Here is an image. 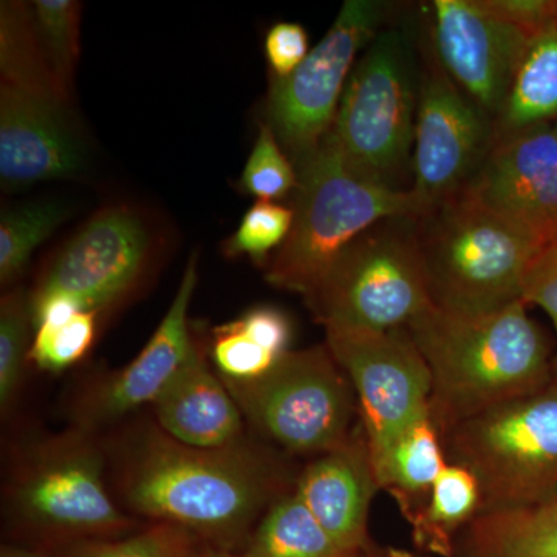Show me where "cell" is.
<instances>
[{
	"mask_svg": "<svg viewBox=\"0 0 557 557\" xmlns=\"http://www.w3.org/2000/svg\"><path fill=\"white\" fill-rule=\"evenodd\" d=\"M406 329L431 373L429 418L438 434L555 376L548 341L523 300L478 317L431 307Z\"/></svg>",
	"mask_w": 557,
	"mask_h": 557,
	"instance_id": "1",
	"label": "cell"
},
{
	"mask_svg": "<svg viewBox=\"0 0 557 557\" xmlns=\"http://www.w3.org/2000/svg\"><path fill=\"white\" fill-rule=\"evenodd\" d=\"M278 485L270 465L240 446L197 449L152 434L132 457L124 496L138 515L230 549L276 502Z\"/></svg>",
	"mask_w": 557,
	"mask_h": 557,
	"instance_id": "2",
	"label": "cell"
},
{
	"mask_svg": "<svg viewBox=\"0 0 557 557\" xmlns=\"http://www.w3.org/2000/svg\"><path fill=\"white\" fill-rule=\"evenodd\" d=\"M416 223L435 309L478 317L523 300L531 270L544 252L536 242L463 190L429 207Z\"/></svg>",
	"mask_w": 557,
	"mask_h": 557,
	"instance_id": "3",
	"label": "cell"
},
{
	"mask_svg": "<svg viewBox=\"0 0 557 557\" xmlns=\"http://www.w3.org/2000/svg\"><path fill=\"white\" fill-rule=\"evenodd\" d=\"M296 193L292 231L271 260L267 281L304 296L373 225L426 211L412 190L388 188L351 170L330 132L300 157Z\"/></svg>",
	"mask_w": 557,
	"mask_h": 557,
	"instance_id": "4",
	"label": "cell"
},
{
	"mask_svg": "<svg viewBox=\"0 0 557 557\" xmlns=\"http://www.w3.org/2000/svg\"><path fill=\"white\" fill-rule=\"evenodd\" d=\"M440 437L448 463L478 479L480 511L557 497V375Z\"/></svg>",
	"mask_w": 557,
	"mask_h": 557,
	"instance_id": "5",
	"label": "cell"
},
{
	"mask_svg": "<svg viewBox=\"0 0 557 557\" xmlns=\"http://www.w3.org/2000/svg\"><path fill=\"white\" fill-rule=\"evenodd\" d=\"M325 329H406L431 309L416 218L386 219L357 237L306 295Z\"/></svg>",
	"mask_w": 557,
	"mask_h": 557,
	"instance_id": "6",
	"label": "cell"
},
{
	"mask_svg": "<svg viewBox=\"0 0 557 557\" xmlns=\"http://www.w3.org/2000/svg\"><path fill=\"white\" fill-rule=\"evenodd\" d=\"M412 50L397 28L379 32L355 65L330 134L361 177L395 188L416 135Z\"/></svg>",
	"mask_w": 557,
	"mask_h": 557,
	"instance_id": "7",
	"label": "cell"
},
{
	"mask_svg": "<svg viewBox=\"0 0 557 557\" xmlns=\"http://www.w3.org/2000/svg\"><path fill=\"white\" fill-rule=\"evenodd\" d=\"M223 383L242 413L288 453L321 456L358 428L357 395L327 344L288 351L260 379Z\"/></svg>",
	"mask_w": 557,
	"mask_h": 557,
	"instance_id": "8",
	"label": "cell"
},
{
	"mask_svg": "<svg viewBox=\"0 0 557 557\" xmlns=\"http://www.w3.org/2000/svg\"><path fill=\"white\" fill-rule=\"evenodd\" d=\"M327 347L357 395L379 483L403 435L429 417L431 373L408 329H325Z\"/></svg>",
	"mask_w": 557,
	"mask_h": 557,
	"instance_id": "9",
	"label": "cell"
},
{
	"mask_svg": "<svg viewBox=\"0 0 557 557\" xmlns=\"http://www.w3.org/2000/svg\"><path fill=\"white\" fill-rule=\"evenodd\" d=\"M381 16L380 2L346 0L302 64L271 84V129L296 159L317 148L332 129L358 53L380 32Z\"/></svg>",
	"mask_w": 557,
	"mask_h": 557,
	"instance_id": "10",
	"label": "cell"
},
{
	"mask_svg": "<svg viewBox=\"0 0 557 557\" xmlns=\"http://www.w3.org/2000/svg\"><path fill=\"white\" fill-rule=\"evenodd\" d=\"M97 450L69 438L40 450L17 479L14 511L25 525L51 539L119 537L129 525L102 482Z\"/></svg>",
	"mask_w": 557,
	"mask_h": 557,
	"instance_id": "11",
	"label": "cell"
},
{
	"mask_svg": "<svg viewBox=\"0 0 557 557\" xmlns=\"http://www.w3.org/2000/svg\"><path fill=\"white\" fill-rule=\"evenodd\" d=\"M152 252L141 214L129 207L101 209L61 249L28 300L64 298L81 311L100 313L138 284Z\"/></svg>",
	"mask_w": 557,
	"mask_h": 557,
	"instance_id": "12",
	"label": "cell"
},
{
	"mask_svg": "<svg viewBox=\"0 0 557 557\" xmlns=\"http://www.w3.org/2000/svg\"><path fill=\"white\" fill-rule=\"evenodd\" d=\"M463 190L547 249L557 240V137L552 123L496 131Z\"/></svg>",
	"mask_w": 557,
	"mask_h": 557,
	"instance_id": "13",
	"label": "cell"
},
{
	"mask_svg": "<svg viewBox=\"0 0 557 557\" xmlns=\"http://www.w3.org/2000/svg\"><path fill=\"white\" fill-rule=\"evenodd\" d=\"M490 116L463 94L443 67L426 70L418 94L413 135V194L424 208L465 188L494 134Z\"/></svg>",
	"mask_w": 557,
	"mask_h": 557,
	"instance_id": "14",
	"label": "cell"
},
{
	"mask_svg": "<svg viewBox=\"0 0 557 557\" xmlns=\"http://www.w3.org/2000/svg\"><path fill=\"white\" fill-rule=\"evenodd\" d=\"M432 9L442 67L482 112L498 119L533 38L478 0H435Z\"/></svg>",
	"mask_w": 557,
	"mask_h": 557,
	"instance_id": "15",
	"label": "cell"
},
{
	"mask_svg": "<svg viewBox=\"0 0 557 557\" xmlns=\"http://www.w3.org/2000/svg\"><path fill=\"white\" fill-rule=\"evenodd\" d=\"M197 284V256L189 259L166 317L137 358L113 373L84 401L81 420L102 424L156 403L196 351L188 310Z\"/></svg>",
	"mask_w": 557,
	"mask_h": 557,
	"instance_id": "16",
	"label": "cell"
},
{
	"mask_svg": "<svg viewBox=\"0 0 557 557\" xmlns=\"http://www.w3.org/2000/svg\"><path fill=\"white\" fill-rule=\"evenodd\" d=\"M380 490L359 421L344 445L307 465L296 482L295 494L341 548L361 557L373 548L369 539V509Z\"/></svg>",
	"mask_w": 557,
	"mask_h": 557,
	"instance_id": "17",
	"label": "cell"
},
{
	"mask_svg": "<svg viewBox=\"0 0 557 557\" xmlns=\"http://www.w3.org/2000/svg\"><path fill=\"white\" fill-rule=\"evenodd\" d=\"M84 152L67 110L0 83V178L7 186L73 177Z\"/></svg>",
	"mask_w": 557,
	"mask_h": 557,
	"instance_id": "18",
	"label": "cell"
},
{
	"mask_svg": "<svg viewBox=\"0 0 557 557\" xmlns=\"http://www.w3.org/2000/svg\"><path fill=\"white\" fill-rule=\"evenodd\" d=\"M153 406L164 434L182 445L225 449L239 443L242 410L199 348Z\"/></svg>",
	"mask_w": 557,
	"mask_h": 557,
	"instance_id": "19",
	"label": "cell"
},
{
	"mask_svg": "<svg viewBox=\"0 0 557 557\" xmlns=\"http://www.w3.org/2000/svg\"><path fill=\"white\" fill-rule=\"evenodd\" d=\"M453 557H557V497L479 511L458 533Z\"/></svg>",
	"mask_w": 557,
	"mask_h": 557,
	"instance_id": "20",
	"label": "cell"
},
{
	"mask_svg": "<svg viewBox=\"0 0 557 557\" xmlns=\"http://www.w3.org/2000/svg\"><path fill=\"white\" fill-rule=\"evenodd\" d=\"M0 72L2 83L36 100L67 110L62 89L40 47L32 7L2 2L0 7Z\"/></svg>",
	"mask_w": 557,
	"mask_h": 557,
	"instance_id": "21",
	"label": "cell"
},
{
	"mask_svg": "<svg viewBox=\"0 0 557 557\" xmlns=\"http://www.w3.org/2000/svg\"><path fill=\"white\" fill-rule=\"evenodd\" d=\"M448 465L437 428L426 417L410 428L392 450L380 487L397 498L410 522L426 507L432 486Z\"/></svg>",
	"mask_w": 557,
	"mask_h": 557,
	"instance_id": "22",
	"label": "cell"
},
{
	"mask_svg": "<svg viewBox=\"0 0 557 557\" xmlns=\"http://www.w3.org/2000/svg\"><path fill=\"white\" fill-rule=\"evenodd\" d=\"M557 119V21L531 39L497 131L523 129Z\"/></svg>",
	"mask_w": 557,
	"mask_h": 557,
	"instance_id": "23",
	"label": "cell"
},
{
	"mask_svg": "<svg viewBox=\"0 0 557 557\" xmlns=\"http://www.w3.org/2000/svg\"><path fill=\"white\" fill-rule=\"evenodd\" d=\"M480 505L478 479L468 469L448 465L432 486L426 507L410 520L418 547L453 557L458 533L478 516Z\"/></svg>",
	"mask_w": 557,
	"mask_h": 557,
	"instance_id": "24",
	"label": "cell"
},
{
	"mask_svg": "<svg viewBox=\"0 0 557 557\" xmlns=\"http://www.w3.org/2000/svg\"><path fill=\"white\" fill-rule=\"evenodd\" d=\"M245 553L249 557H357L336 544L295 493L271 505Z\"/></svg>",
	"mask_w": 557,
	"mask_h": 557,
	"instance_id": "25",
	"label": "cell"
},
{
	"mask_svg": "<svg viewBox=\"0 0 557 557\" xmlns=\"http://www.w3.org/2000/svg\"><path fill=\"white\" fill-rule=\"evenodd\" d=\"M69 208L57 200L28 201L0 218V281L9 285L27 267L33 251L67 219Z\"/></svg>",
	"mask_w": 557,
	"mask_h": 557,
	"instance_id": "26",
	"label": "cell"
},
{
	"mask_svg": "<svg viewBox=\"0 0 557 557\" xmlns=\"http://www.w3.org/2000/svg\"><path fill=\"white\" fill-rule=\"evenodd\" d=\"M32 11L51 72L62 89L70 94L79 58L81 3L75 0H36Z\"/></svg>",
	"mask_w": 557,
	"mask_h": 557,
	"instance_id": "27",
	"label": "cell"
},
{
	"mask_svg": "<svg viewBox=\"0 0 557 557\" xmlns=\"http://www.w3.org/2000/svg\"><path fill=\"white\" fill-rule=\"evenodd\" d=\"M30 302L24 292L7 293L0 302V406L13 405L21 386L24 366L30 357Z\"/></svg>",
	"mask_w": 557,
	"mask_h": 557,
	"instance_id": "28",
	"label": "cell"
},
{
	"mask_svg": "<svg viewBox=\"0 0 557 557\" xmlns=\"http://www.w3.org/2000/svg\"><path fill=\"white\" fill-rule=\"evenodd\" d=\"M97 314L94 311H79L67 321L39 325L28 358L40 370L49 372L72 368L94 344Z\"/></svg>",
	"mask_w": 557,
	"mask_h": 557,
	"instance_id": "29",
	"label": "cell"
},
{
	"mask_svg": "<svg viewBox=\"0 0 557 557\" xmlns=\"http://www.w3.org/2000/svg\"><path fill=\"white\" fill-rule=\"evenodd\" d=\"M212 359L222 380L251 381L270 372L281 358L262 346L236 319L214 329Z\"/></svg>",
	"mask_w": 557,
	"mask_h": 557,
	"instance_id": "30",
	"label": "cell"
},
{
	"mask_svg": "<svg viewBox=\"0 0 557 557\" xmlns=\"http://www.w3.org/2000/svg\"><path fill=\"white\" fill-rule=\"evenodd\" d=\"M240 186L259 201L281 199L298 186V174L277 145L271 126L260 127L255 148L245 164Z\"/></svg>",
	"mask_w": 557,
	"mask_h": 557,
	"instance_id": "31",
	"label": "cell"
},
{
	"mask_svg": "<svg viewBox=\"0 0 557 557\" xmlns=\"http://www.w3.org/2000/svg\"><path fill=\"white\" fill-rule=\"evenodd\" d=\"M293 225V209L274 201H258L248 209L239 228L226 240L228 256H248L263 262L271 249L282 247Z\"/></svg>",
	"mask_w": 557,
	"mask_h": 557,
	"instance_id": "32",
	"label": "cell"
},
{
	"mask_svg": "<svg viewBox=\"0 0 557 557\" xmlns=\"http://www.w3.org/2000/svg\"><path fill=\"white\" fill-rule=\"evenodd\" d=\"M309 35L293 22H278L265 39V54L274 78H287L309 57Z\"/></svg>",
	"mask_w": 557,
	"mask_h": 557,
	"instance_id": "33",
	"label": "cell"
},
{
	"mask_svg": "<svg viewBox=\"0 0 557 557\" xmlns=\"http://www.w3.org/2000/svg\"><path fill=\"white\" fill-rule=\"evenodd\" d=\"M164 525L131 537L89 539L73 544L65 557H160Z\"/></svg>",
	"mask_w": 557,
	"mask_h": 557,
	"instance_id": "34",
	"label": "cell"
},
{
	"mask_svg": "<svg viewBox=\"0 0 557 557\" xmlns=\"http://www.w3.org/2000/svg\"><path fill=\"white\" fill-rule=\"evenodd\" d=\"M479 5L497 20L515 25L530 38L555 24L557 0H478Z\"/></svg>",
	"mask_w": 557,
	"mask_h": 557,
	"instance_id": "35",
	"label": "cell"
},
{
	"mask_svg": "<svg viewBox=\"0 0 557 557\" xmlns=\"http://www.w3.org/2000/svg\"><path fill=\"white\" fill-rule=\"evenodd\" d=\"M237 319L244 329L278 358L288 354L293 327L284 311L274 307H256Z\"/></svg>",
	"mask_w": 557,
	"mask_h": 557,
	"instance_id": "36",
	"label": "cell"
},
{
	"mask_svg": "<svg viewBox=\"0 0 557 557\" xmlns=\"http://www.w3.org/2000/svg\"><path fill=\"white\" fill-rule=\"evenodd\" d=\"M525 304L541 307L548 318L552 319L556 330L557 338V267L547 270L531 271L528 277L525 293H523ZM553 372L557 375V343L556 354L553 355Z\"/></svg>",
	"mask_w": 557,
	"mask_h": 557,
	"instance_id": "37",
	"label": "cell"
},
{
	"mask_svg": "<svg viewBox=\"0 0 557 557\" xmlns=\"http://www.w3.org/2000/svg\"><path fill=\"white\" fill-rule=\"evenodd\" d=\"M193 534L170 525H164L163 545L160 557H193Z\"/></svg>",
	"mask_w": 557,
	"mask_h": 557,
	"instance_id": "38",
	"label": "cell"
},
{
	"mask_svg": "<svg viewBox=\"0 0 557 557\" xmlns=\"http://www.w3.org/2000/svg\"><path fill=\"white\" fill-rule=\"evenodd\" d=\"M555 267H557V240L555 244L549 245V247L539 256V259L531 271L555 269Z\"/></svg>",
	"mask_w": 557,
	"mask_h": 557,
	"instance_id": "39",
	"label": "cell"
},
{
	"mask_svg": "<svg viewBox=\"0 0 557 557\" xmlns=\"http://www.w3.org/2000/svg\"><path fill=\"white\" fill-rule=\"evenodd\" d=\"M193 557H249L247 553H233L231 549L219 547H205L196 549Z\"/></svg>",
	"mask_w": 557,
	"mask_h": 557,
	"instance_id": "40",
	"label": "cell"
},
{
	"mask_svg": "<svg viewBox=\"0 0 557 557\" xmlns=\"http://www.w3.org/2000/svg\"><path fill=\"white\" fill-rule=\"evenodd\" d=\"M0 557H49L44 555L42 552H36V549L13 547V545H7L2 548Z\"/></svg>",
	"mask_w": 557,
	"mask_h": 557,
	"instance_id": "41",
	"label": "cell"
},
{
	"mask_svg": "<svg viewBox=\"0 0 557 557\" xmlns=\"http://www.w3.org/2000/svg\"><path fill=\"white\" fill-rule=\"evenodd\" d=\"M362 557H418L408 552H399V549H370Z\"/></svg>",
	"mask_w": 557,
	"mask_h": 557,
	"instance_id": "42",
	"label": "cell"
},
{
	"mask_svg": "<svg viewBox=\"0 0 557 557\" xmlns=\"http://www.w3.org/2000/svg\"><path fill=\"white\" fill-rule=\"evenodd\" d=\"M553 127H555V134H556V137H557V121L555 124H553Z\"/></svg>",
	"mask_w": 557,
	"mask_h": 557,
	"instance_id": "43",
	"label": "cell"
},
{
	"mask_svg": "<svg viewBox=\"0 0 557 557\" xmlns=\"http://www.w3.org/2000/svg\"><path fill=\"white\" fill-rule=\"evenodd\" d=\"M556 21H557V13H556Z\"/></svg>",
	"mask_w": 557,
	"mask_h": 557,
	"instance_id": "44",
	"label": "cell"
}]
</instances>
